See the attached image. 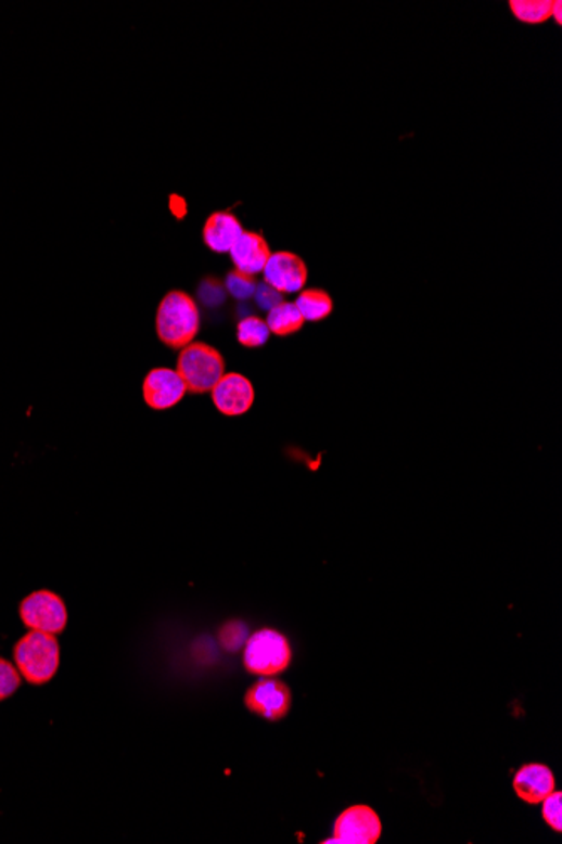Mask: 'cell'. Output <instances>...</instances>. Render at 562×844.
Wrapping results in <instances>:
<instances>
[{
    "instance_id": "cell-1",
    "label": "cell",
    "mask_w": 562,
    "mask_h": 844,
    "mask_svg": "<svg viewBox=\"0 0 562 844\" xmlns=\"http://www.w3.org/2000/svg\"><path fill=\"white\" fill-rule=\"evenodd\" d=\"M200 329V307L191 295L170 291L162 298L155 316V331L162 344L170 349H182L194 343Z\"/></svg>"
},
{
    "instance_id": "cell-2",
    "label": "cell",
    "mask_w": 562,
    "mask_h": 844,
    "mask_svg": "<svg viewBox=\"0 0 562 844\" xmlns=\"http://www.w3.org/2000/svg\"><path fill=\"white\" fill-rule=\"evenodd\" d=\"M15 666L30 685L41 687L56 676L60 644L53 634L30 630L14 648Z\"/></svg>"
},
{
    "instance_id": "cell-3",
    "label": "cell",
    "mask_w": 562,
    "mask_h": 844,
    "mask_svg": "<svg viewBox=\"0 0 562 844\" xmlns=\"http://www.w3.org/2000/svg\"><path fill=\"white\" fill-rule=\"evenodd\" d=\"M177 373L184 380L188 392L204 395L225 376L226 362L216 347L206 343H191L180 349Z\"/></svg>"
},
{
    "instance_id": "cell-4",
    "label": "cell",
    "mask_w": 562,
    "mask_h": 844,
    "mask_svg": "<svg viewBox=\"0 0 562 844\" xmlns=\"http://www.w3.org/2000/svg\"><path fill=\"white\" fill-rule=\"evenodd\" d=\"M292 661V649L285 636L273 629L253 634L244 649V666L253 675L271 676L285 672Z\"/></svg>"
},
{
    "instance_id": "cell-5",
    "label": "cell",
    "mask_w": 562,
    "mask_h": 844,
    "mask_svg": "<svg viewBox=\"0 0 562 844\" xmlns=\"http://www.w3.org/2000/svg\"><path fill=\"white\" fill-rule=\"evenodd\" d=\"M21 621L30 630L58 634L68 626V609L58 593L38 590L30 593L20 605Z\"/></svg>"
},
{
    "instance_id": "cell-6",
    "label": "cell",
    "mask_w": 562,
    "mask_h": 844,
    "mask_svg": "<svg viewBox=\"0 0 562 844\" xmlns=\"http://www.w3.org/2000/svg\"><path fill=\"white\" fill-rule=\"evenodd\" d=\"M250 712L263 716L265 720L277 721L285 718L292 706L289 687L280 679H259L244 696Z\"/></svg>"
},
{
    "instance_id": "cell-7",
    "label": "cell",
    "mask_w": 562,
    "mask_h": 844,
    "mask_svg": "<svg viewBox=\"0 0 562 844\" xmlns=\"http://www.w3.org/2000/svg\"><path fill=\"white\" fill-rule=\"evenodd\" d=\"M265 283L273 286L280 294H293L304 291L308 279V268L298 255L292 252L271 253L265 270Z\"/></svg>"
},
{
    "instance_id": "cell-8",
    "label": "cell",
    "mask_w": 562,
    "mask_h": 844,
    "mask_svg": "<svg viewBox=\"0 0 562 844\" xmlns=\"http://www.w3.org/2000/svg\"><path fill=\"white\" fill-rule=\"evenodd\" d=\"M381 836V821L368 806L344 810L335 822V840L327 843L374 844Z\"/></svg>"
},
{
    "instance_id": "cell-9",
    "label": "cell",
    "mask_w": 562,
    "mask_h": 844,
    "mask_svg": "<svg viewBox=\"0 0 562 844\" xmlns=\"http://www.w3.org/2000/svg\"><path fill=\"white\" fill-rule=\"evenodd\" d=\"M143 400L152 410H169L176 407L186 393L184 380L177 373V370L170 368H154L149 371L143 380Z\"/></svg>"
},
{
    "instance_id": "cell-10",
    "label": "cell",
    "mask_w": 562,
    "mask_h": 844,
    "mask_svg": "<svg viewBox=\"0 0 562 844\" xmlns=\"http://www.w3.org/2000/svg\"><path fill=\"white\" fill-rule=\"evenodd\" d=\"M214 407L226 417H238L246 413L255 404V388L252 381L240 373H225L216 383L213 392Z\"/></svg>"
},
{
    "instance_id": "cell-11",
    "label": "cell",
    "mask_w": 562,
    "mask_h": 844,
    "mask_svg": "<svg viewBox=\"0 0 562 844\" xmlns=\"http://www.w3.org/2000/svg\"><path fill=\"white\" fill-rule=\"evenodd\" d=\"M231 260L234 264V270L246 273V276L256 277L263 273L268 258L271 257L270 245L267 240L255 231H243L238 242L231 248Z\"/></svg>"
},
{
    "instance_id": "cell-12",
    "label": "cell",
    "mask_w": 562,
    "mask_h": 844,
    "mask_svg": "<svg viewBox=\"0 0 562 844\" xmlns=\"http://www.w3.org/2000/svg\"><path fill=\"white\" fill-rule=\"evenodd\" d=\"M554 785L555 780L551 769L542 764H528L515 773V792L528 804L542 803L554 792Z\"/></svg>"
},
{
    "instance_id": "cell-13",
    "label": "cell",
    "mask_w": 562,
    "mask_h": 844,
    "mask_svg": "<svg viewBox=\"0 0 562 844\" xmlns=\"http://www.w3.org/2000/svg\"><path fill=\"white\" fill-rule=\"evenodd\" d=\"M240 219L233 213H213L203 228V240L210 252L229 253L243 234Z\"/></svg>"
},
{
    "instance_id": "cell-14",
    "label": "cell",
    "mask_w": 562,
    "mask_h": 844,
    "mask_svg": "<svg viewBox=\"0 0 562 844\" xmlns=\"http://www.w3.org/2000/svg\"><path fill=\"white\" fill-rule=\"evenodd\" d=\"M305 321L296 309L295 302H280L273 309L268 310L267 325L271 334L278 337L292 336L304 328Z\"/></svg>"
},
{
    "instance_id": "cell-15",
    "label": "cell",
    "mask_w": 562,
    "mask_h": 844,
    "mask_svg": "<svg viewBox=\"0 0 562 844\" xmlns=\"http://www.w3.org/2000/svg\"><path fill=\"white\" fill-rule=\"evenodd\" d=\"M296 309L305 322H319L334 310V300L322 289H305L295 300Z\"/></svg>"
},
{
    "instance_id": "cell-16",
    "label": "cell",
    "mask_w": 562,
    "mask_h": 844,
    "mask_svg": "<svg viewBox=\"0 0 562 844\" xmlns=\"http://www.w3.org/2000/svg\"><path fill=\"white\" fill-rule=\"evenodd\" d=\"M510 11L525 24H542L551 20L552 0H512Z\"/></svg>"
},
{
    "instance_id": "cell-17",
    "label": "cell",
    "mask_w": 562,
    "mask_h": 844,
    "mask_svg": "<svg viewBox=\"0 0 562 844\" xmlns=\"http://www.w3.org/2000/svg\"><path fill=\"white\" fill-rule=\"evenodd\" d=\"M270 334L267 321H263L258 316L244 317L238 322V343L250 349L265 346L270 340Z\"/></svg>"
},
{
    "instance_id": "cell-18",
    "label": "cell",
    "mask_w": 562,
    "mask_h": 844,
    "mask_svg": "<svg viewBox=\"0 0 562 844\" xmlns=\"http://www.w3.org/2000/svg\"><path fill=\"white\" fill-rule=\"evenodd\" d=\"M256 285H258V283H256L255 277L246 276V273L233 270V272H229L228 277H226L225 289L229 294L233 295L234 298H238V300H246V298L255 295Z\"/></svg>"
},
{
    "instance_id": "cell-19",
    "label": "cell",
    "mask_w": 562,
    "mask_h": 844,
    "mask_svg": "<svg viewBox=\"0 0 562 844\" xmlns=\"http://www.w3.org/2000/svg\"><path fill=\"white\" fill-rule=\"evenodd\" d=\"M21 682H23V676H21L17 666L0 657V702H4L20 690Z\"/></svg>"
},
{
    "instance_id": "cell-20",
    "label": "cell",
    "mask_w": 562,
    "mask_h": 844,
    "mask_svg": "<svg viewBox=\"0 0 562 844\" xmlns=\"http://www.w3.org/2000/svg\"><path fill=\"white\" fill-rule=\"evenodd\" d=\"M219 639H221L222 648H225L226 651H240V649L246 644L247 639H250V637H247V627L244 626L243 623L226 624L221 629V634H219Z\"/></svg>"
},
{
    "instance_id": "cell-21",
    "label": "cell",
    "mask_w": 562,
    "mask_h": 844,
    "mask_svg": "<svg viewBox=\"0 0 562 844\" xmlns=\"http://www.w3.org/2000/svg\"><path fill=\"white\" fill-rule=\"evenodd\" d=\"M542 803H544V807H542L544 819H546V822H548V824L551 826L552 830H555L558 831V833H561L562 831L561 792H552V794L548 795V797H546V800H544Z\"/></svg>"
},
{
    "instance_id": "cell-22",
    "label": "cell",
    "mask_w": 562,
    "mask_h": 844,
    "mask_svg": "<svg viewBox=\"0 0 562 844\" xmlns=\"http://www.w3.org/2000/svg\"><path fill=\"white\" fill-rule=\"evenodd\" d=\"M253 297L256 298V304H258L261 309L270 310L273 309L274 306H278L280 302H283V294H280V292L274 291L273 286L268 285V283H259V285H256L255 295Z\"/></svg>"
},
{
    "instance_id": "cell-23",
    "label": "cell",
    "mask_w": 562,
    "mask_h": 844,
    "mask_svg": "<svg viewBox=\"0 0 562 844\" xmlns=\"http://www.w3.org/2000/svg\"><path fill=\"white\" fill-rule=\"evenodd\" d=\"M561 14H562L561 2H559V0H558V2H552L551 15H554L555 23H558L559 26H561V23H562V20H561L562 15Z\"/></svg>"
}]
</instances>
